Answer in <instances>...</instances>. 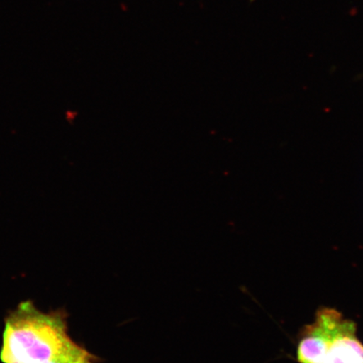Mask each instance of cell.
I'll use <instances>...</instances> for the list:
<instances>
[{
    "label": "cell",
    "instance_id": "obj_1",
    "mask_svg": "<svg viewBox=\"0 0 363 363\" xmlns=\"http://www.w3.org/2000/svg\"><path fill=\"white\" fill-rule=\"evenodd\" d=\"M78 346L68 335L61 312L45 314L33 303L24 302L7 317L0 359L3 363L51 361Z\"/></svg>",
    "mask_w": 363,
    "mask_h": 363
},
{
    "label": "cell",
    "instance_id": "obj_2",
    "mask_svg": "<svg viewBox=\"0 0 363 363\" xmlns=\"http://www.w3.org/2000/svg\"><path fill=\"white\" fill-rule=\"evenodd\" d=\"M357 324L337 308L320 306L314 320L299 331L298 363H363Z\"/></svg>",
    "mask_w": 363,
    "mask_h": 363
}]
</instances>
